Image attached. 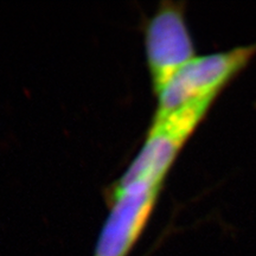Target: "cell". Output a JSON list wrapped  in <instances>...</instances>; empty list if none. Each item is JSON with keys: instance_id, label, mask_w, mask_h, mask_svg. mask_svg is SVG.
<instances>
[{"instance_id": "cell-1", "label": "cell", "mask_w": 256, "mask_h": 256, "mask_svg": "<svg viewBox=\"0 0 256 256\" xmlns=\"http://www.w3.org/2000/svg\"><path fill=\"white\" fill-rule=\"evenodd\" d=\"M216 98L198 101L153 119L145 144L115 186L136 182L162 185L182 148L188 142Z\"/></svg>"}, {"instance_id": "cell-2", "label": "cell", "mask_w": 256, "mask_h": 256, "mask_svg": "<svg viewBox=\"0 0 256 256\" xmlns=\"http://www.w3.org/2000/svg\"><path fill=\"white\" fill-rule=\"evenodd\" d=\"M256 55V43L196 56L171 78L158 95V107L153 119L198 101L217 98L234 78Z\"/></svg>"}, {"instance_id": "cell-4", "label": "cell", "mask_w": 256, "mask_h": 256, "mask_svg": "<svg viewBox=\"0 0 256 256\" xmlns=\"http://www.w3.org/2000/svg\"><path fill=\"white\" fill-rule=\"evenodd\" d=\"M162 185L136 182L113 190V206L106 220L94 256H128L145 229Z\"/></svg>"}, {"instance_id": "cell-3", "label": "cell", "mask_w": 256, "mask_h": 256, "mask_svg": "<svg viewBox=\"0 0 256 256\" xmlns=\"http://www.w3.org/2000/svg\"><path fill=\"white\" fill-rule=\"evenodd\" d=\"M145 46L153 92L158 95L196 57L183 6L174 2L160 5L146 26Z\"/></svg>"}]
</instances>
